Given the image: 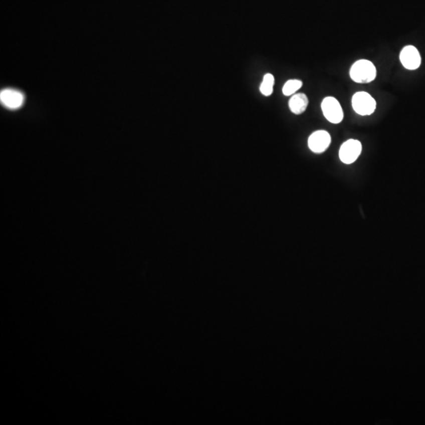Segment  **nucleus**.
I'll return each instance as SVG.
<instances>
[{
  "label": "nucleus",
  "mask_w": 425,
  "mask_h": 425,
  "mask_svg": "<svg viewBox=\"0 0 425 425\" xmlns=\"http://www.w3.org/2000/svg\"><path fill=\"white\" fill-rule=\"evenodd\" d=\"M361 143L356 139H349L344 142L339 149V156L345 164L354 163L361 153Z\"/></svg>",
  "instance_id": "20e7f679"
},
{
  "label": "nucleus",
  "mask_w": 425,
  "mask_h": 425,
  "mask_svg": "<svg viewBox=\"0 0 425 425\" xmlns=\"http://www.w3.org/2000/svg\"><path fill=\"white\" fill-rule=\"evenodd\" d=\"M308 104V97L303 93L295 94L290 99L289 103H288L290 110L296 115L304 113Z\"/></svg>",
  "instance_id": "6e6552de"
},
{
  "label": "nucleus",
  "mask_w": 425,
  "mask_h": 425,
  "mask_svg": "<svg viewBox=\"0 0 425 425\" xmlns=\"http://www.w3.org/2000/svg\"><path fill=\"white\" fill-rule=\"evenodd\" d=\"M274 82H275V79L271 74H267L264 76L263 81L260 86V91L262 95H264L265 96H271Z\"/></svg>",
  "instance_id": "1a4fd4ad"
},
{
  "label": "nucleus",
  "mask_w": 425,
  "mask_h": 425,
  "mask_svg": "<svg viewBox=\"0 0 425 425\" xmlns=\"http://www.w3.org/2000/svg\"><path fill=\"white\" fill-rule=\"evenodd\" d=\"M350 76L354 82L358 84H368L372 82L376 77V69L373 63L366 59L358 60L351 66Z\"/></svg>",
  "instance_id": "f257e3e1"
},
{
  "label": "nucleus",
  "mask_w": 425,
  "mask_h": 425,
  "mask_svg": "<svg viewBox=\"0 0 425 425\" xmlns=\"http://www.w3.org/2000/svg\"><path fill=\"white\" fill-rule=\"evenodd\" d=\"M302 87H303V82L299 80H289L283 87V93L284 96H292Z\"/></svg>",
  "instance_id": "9d476101"
},
{
  "label": "nucleus",
  "mask_w": 425,
  "mask_h": 425,
  "mask_svg": "<svg viewBox=\"0 0 425 425\" xmlns=\"http://www.w3.org/2000/svg\"><path fill=\"white\" fill-rule=\"evenodd\" d=\"M352 106L359 115H371L376 110V102L367 92H358L352 98Z\"/></svg>",
  "instance_id": "f03ea898"
},
{
  "label": "nucleus",
  "mask_w": 425,
  "mask_h": 425,
  "mask_svg": "<svg viewBox=\"0 0 425 425\" xmlns=\"http://www.w3.org/2000/svg\"><path fill=\"white\" fill-rule=\"evenodd\" d=\"M0 101L4 106L11 110L20 108L24 102V96L22 92L14 89H4L0 93Z\"/></svg>",
  "instance_id": "0eeeda50"
},
{
  "label": "nucleus",
  "mask_w": 425,
  "mask_h": 425,
  "mask_svg": "<svg viewBox=\"0 0 425 425\" xmlns=\"http://www.w3.org/2000/svg\"><path fill=\"white\" fill-rule=\"evenodd\" d=\"M323 114L329 122L339 124L343 119V109L337 99L334 97L324 98L321 103Z\"/></svg>",
  "instance_id": "7ed1b4c3"
},
{
  "label": "nucleus",
  "mask_w": 425,
  "mask_h": 425,
  "mask_svg": "<svg viewBox=\"0 0 425 425\" xmlns=\"http://www.w3.org/2000/svg\"><path fill=\"white\" fill-rule=\"evenodd\" d=\"M401 64L407 70H414L419 68L421 63L420 53L415 47L406 46L400 54Z\"/></svg>",
  "instance_id": "423d86ee"
},
{
  "label": "nucleus",
  "mask_w": 425,
  "mask_h": 425,
  "mask_svg": "<svg viewBox=\"0 0 425 425\" xmlns=\"http://www.w3.org/2000/svg\"><path fill=\"white\" fill-rule=\"evenodd\" d=\"M331 143V136L326 131L318 130L310 135L308 139V146L310 150L316 154L324 152Z\"/></svg>",
  "instance_id": "39448f33"
}]
</instances>
